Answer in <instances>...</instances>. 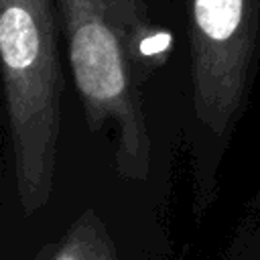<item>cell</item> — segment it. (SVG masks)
Listing matches in <instances>:
<instances>
[{
  "mask_svg": "<svg viewBox=\"0 0 260 260\" xmlns=\"http://www.w3.org/2000/svg\"><path fill=\"white\" fill-rule=\"evenodd\" d=\"M191 100L211 171L230 138L260 59V0H187Z\"/></svg>",
  "mask_w": 260,
  "mask_h": 260,
  "instance_id": "3957f363",
  "label": "cell"
},
{
  "mask_svg": "<svg viewBox=\"0 0 260 260\" xmlns=\"http://www.w3.org/2000/svg\"><path fill=\"white\" fill-rule=\"evenodd\" d=\"M53 260H83V256H81V252H79V246H75V248H69V250L59 252Z\"/></svg>",
  "mask_w": 260,
  "mask_h": 260,
  "instance_id": "5b68a950",
  "label": "cell"
},
{
  "mask_svg": "<svg viewBox=\"0 0 260 260\" xmlns=\"http://www.w3.org/2000/svg\"><path fill=\"white\" fill-rule=\"evenodd\" d=\"M104 12L116 26L140 83L162 63L169 51V39L150 20L144 0H100Z\"/></svg>",
  "mask_w": 260,
  "mask_h": 260,
  "instance_id": "277c9868",
  "label": "cell"
},
{
  "mask_svg": "<svg viewBox=\"0 0 260 260\" xmlns=\"http://www.w3.org/2000/svg\"><path fill=\"white\" fill-rule=\"evenodd\" d=\"M69 61L91 130L116 128V167L142 179L150 169L152 140L142 110L140 79L100 0H59Z\"/></svg>",
  "mask_w": 260,
  "mask_h": 260,
  "instance_id": "7a4b0ae2",
  "label": "cell"
},
{
  "mask_svg": "<svg viewBox=\"0 0 260 260\" xmlns=\"http://www.w3.org/2000/svg\"><path fill=\"white\" fill-rule=\"evenodd\" d=\"M0 53L18 191L35 209L51 191L59 136L53 2L0 0Z\"/></svg>",
  "mask_w": 260,
  "mask_h": 260,
  "instance_id": "6da1fadb",
  "label": "cell"
}]
</instances>
